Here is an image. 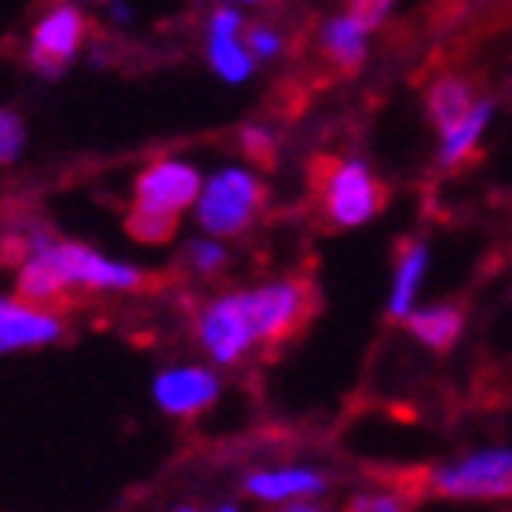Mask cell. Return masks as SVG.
I'll use <instances>...</instances> for the list:
<instances>
[{
	"instance_id": "1",
	"label": "cell",
	"mask_w": 512,
	"mask_h": 512,
	"mask_svg": "<svg viewBox=\"0 0 512 512\" xmlns=\"http://www.w3.org/2000/svg\"><path fill=\"white\" fill-rule=\"evenodd\" d=\"M15 293L41 308H66L77 293L85 297H136L154 286L147 267L99 253L96 246L59 238L48 224H26L19 231Z\"/></svg>"
},
{
	"instance_id": "2",
	"label": "cell",
	"mask_w": 512,
	"mask_h": 512,
	"mask_svg": "<svg viewBox=\"0 0 512 512\" xmlns=\"http://www.w3.org/2000/svg\"><path fill=\"white\" fill-rule=\"evenodd\" d=\"M205 172L183 154L150 158L132 180L125 209V231L139 246H165L176 238L180 220L194 213Z\"/></svg>"
},
{
	"instance_id": "3",
	"label": "cell",
	"mask_w": 512,
	"mask_h": 512,
	"mask_svg": "<svg viewBox=\"0 0 512 512\" xmlns=\"http://www.w3.org/2000/svg\"><path fill=\"white\" fill-rule=\"evenodd\" d=\"M311 198L330 231H352L381 216L388 205V187L363 158L326 154L311 165Z\"/></svg>"
},
{
	"instance_id": "4",
	"label": "cell",
	"mask_w": 512,
	"mask_h": 512,
	"mask_svg": "<svg viewBox=\"0 0 512 512\" xmlns=\"http://www.w3.org/2000/svg\"><path fill=\"white\" fill-rule=\"evenodd\" d=\"M271 187L253 165H220L205 176L198 205H194V224L205 238L216 242H235L246 238L267 213Z\"/></svg>"
},
{
	"instance_id": "5",
	"label": "cell",
	"mask_w": 512,
	"mask_h": 512,
	"mask_svg": "<svg viewBox=\"0 0 512 512\" xmlns=\"http://www.w3.org/2000/svg\"><path fill=\"white\" fill-rule=\"evenodd\" d=\"M238 300L260 352H275L293 341L315 315V286L304 275H278L253 286H238Z\"/></svg>"
},
{
	"instance_id": "6",
	"label": "cell",
	"mask_w": 512,
	"mask_h": 512,
	"mask_svg": "<svg viewBox=\"0 0 512 512\" xmlns=\"http://www.w3.org/2000/svg\"><path fill=\"white\" fill-rule=\"evenodd\" d=\"M417 494H436L450 502H498L512 498V450L491 447L458 461L425 469L414 480Z\"/></svg>"
},
{
	"instance_id": "7",
	"label": "cell",
	"mask_w": 512,
	"mask_h": 512,
	"mask_svg": "<svg viewBox=\"0 0 512 512\" xmlns=\"http://www.w3.org/2000/svg\"><path fill=\"white\" fill-rule=\"evenodd\" d=\"M191 333L198 348H202L205 363L216 366V370L246 366L260 352V344H256L253 330H249L246 311H242V300H238V286L205 297L194 308Z\"/></svg>"
},
{
	"instance_id": "8",
	"label": "cell",
	"mask_w": 512,
	"mask_h": 512,
	"mask_svg": "<svg viewBox=\"0 0 512 512\" xmlns=\"http://www.w3.org/2000/svg\"><path fill=\"white\" fill-rule=\"evenodd\" d=\"M88 37H92V19L85 8L77 4L44 8L26 30V63L33 74L63 77L77 55L88 48Z\"/></svg>"
},
{
	"instance_id": "9",
	"label": "cell",
	"mask_w": 512,
	"mask_h": 512,
	"mask_svg": "<svg viewBox=\"0 0 512 512\" xmlns=\"http://www.w3.org/2000/svg\"><path fill=\"white\" fill-rule=\"evenodd\" d=\"M392 15V4H352V8L326 15L315 26V55L337 74H359L370 55V37Z\"/></svg>"
},
{
	"instance_id": "10",
	"label": "cell",
	"mask_w": 512,
	"mask_h": 512,
	"mask_svg": "<svg viewBox=\"0 0 512 512\" xmlns=\"http://www.w3.org/2000/svg\"><path fill=\"white\" fill-rule=\"evenodd\" d=\"M220 392H224L220 370L209 363L165 366L150 381V399L172 421H194V417L209 414L220 403Z\"/></svg>"
},
{
	"instance_id": "11",
	"label": "cell",
	"mask_w": 512,
	"mask_h": 512,
	"mask_svg": "<svg viewBox=\"0 0 512 512\" xmlns=\"http://www.w3.org/2000/svg\"><path fill=\"white\" fill-rule=\"evenodd\" d=\"M246 11L238 4H216L209 15H205L202 26V52L205 63L220 81L227 85H246L256 77V59L246 48Z\"/></svg>"
},
{
	"instance_id": "12",
	"label": "cell",
	"mask_w": 512,
	"mask_h": 512,
	"mask_svg": "<svg viewBox=\"0 0 512 512\" xmlns=\"http://www.w3.org/2000/svg\"><path fill=\"white\" fill-rule=\"evenodd\" d=\"M330 491V472L319 465H300V461H278V465H256L242 476V494L256 505H311Z\"/></svg>"
},
{
	"instance_id": "13",
	"label": "cell",
	"mask_w": 512,
	"mask_h": 512,
	"mask_svg": "<svg viewBox=\"0 0 512 512\" xmlns=\"http://www.w3.org/2000/svg\"><path fill=\"white\" fill-rule=\"evenodd\" d=\"M66 337V311L41 308L19 293H0V355L52 348Z\"/></svg>"
},
{
	"instance_id": "14",
	"label": "cell",
	"mask_w": 512,
	"mask_h": 512,
	"mask_svg": "<svg viewBox=\"0 0 512 512\" xmlns=\"http://www.w3.org/2000/svg\"><path fill=\"white\" fill-rule=\"evenodd\" d=\"M428 271V246L421 238H403L395 249V271H392V293H388V319L406 322L414 315L417 289Z\"/></svg>"
},
{
	"instance_id": "15",
	"label": "cell",
	"mask_w": 512,
	"mask_h": 512,
	"mask_svg": "<svg viewBox=\"0 0 512 512\" xmlns=\"http://www.w3.org/2000/svg\"><path fill=\"white\" fill-rule=\"evenodd\" d=\"M483 99H476V85L465 74H439L432 77V85L425 88V110L432 125L439 128V136L465 121L472 110L480 107Z\"/></svg>"
},
{
	"instance_id": "16",
	"label": "cell",
	"mask_w": 512,
	"mask_h": 512,
	"mask_svg": "<svg viewBox=\"0 0 512 512\" xmlns=\"http://www.w3.org/2000/svg\"><path fill=\"white\" fill-rule=\"evenodd\" d=\"M406 330L417 344H425L432 352H450L465 333V311L458 304H428V308H414V315L406 319Z\"/></svg>"
},
{
	"instance_id": "17",
	"label": "cell",
	"mask_w": 512,
	"mask_h": 512,
	"mask_svg": "<svg viewBox=\"0 0 512 512\" xmlns=\"http://www.w3.org/2000/svg\"><path fill=\"white\" fill-rule=\"evenodd\" d=\"M494 114V103H487L483 99L480 107L472 110L469 118L458 121L454 128H447L443 136H439V169H458V165H465V161L476 154V147H480V139H483V128H487V121H491Z\"/></svg>"
},
{
	"instance_id": "18",
	"label": "cell",
	"mask_w": 512,
	"mask_h": 512,
	"mask_svg": "<svg viewBox=\"0 0 512 512\" xmlns=\"http://www.w3.org/2000/svg\"><path fill=\"white\" fill-rule=\"evenodd\" d=\"M417 487L414 480H392L384 487H363L344 505V512H414Z\"/></svg>"
},
{
	"instance_id": "19",
	"label": "cell",
	"mask_w": 512,
	"mask_h": 512,
	"mask_svg": "<svg viewBox=\"0 0 512 512\" xmlns=\"http://www.w3.org/2000/svg\"><path fill=\"white\" fill-rule=\"evenodd\" d=\"M231 267V249L227 242H216V238H191L187 246H183V271L191 278H202V282H213L220 278Z\"/></svg>"
},
{
	"instance_id": "20",
	"label": "cell",
	"mask_w": 512,
	"mask_h": 512,
	"mask_svg": "<svg viewBox=\"0 0 512 512\" xmlns=\"http://www.w3.org/2000/svg\"><path fill=\"white\" fill-rule=\"evenodd\" d=\"M235 143H238V150H242V158L253 161L256 169L275 165L278 150H282V136H278V128L267 125V121H246V125L238 128Z\"/></svg>"
},
{
	"instance_id": "21",
	"label": "cell",
	"mask_w": 512,
	"mask_h": 512,
	"mask_svg": "<svg viewBox=\"0 0 512 512\" xmlns=\"http://www.w3.org/2000/svg\"><path fill=\"white\" fill-rule=\"evenodd\" d=\"M246 48L253 52L256 63H275V59H282L289 48V37L286 30L278 26V22L271 19H249L246 26Z\"/></svg>"
},
{
	"instance_id": "22",
	"label": "cell",
	"mask_w": 512,
	"mask_h": 512,
	"mask_svg": "<svg viewBox=\"0 0 512 512\" xmlns=\"http://www.w3.org/2000/svg\"><path fill=\"white\" fill-rule=\"evenodd\" d=\"M26 150V118L19 110L0 107V169H8Z\"/></svg>"
},
{
	"instance_id": "23",
	"label": "cell",
	"mask_w": 512,
	"mask_h": 512,
	"mask_svg": "<svg viewBox=\"0 0 512 512\" xmlns=\"http://www.w3.org/2000/svg\"><path fill=\"white\" fill-rule=\"evenodd\" d=\"M278 512H326L319 502H311V505H289V509H278Z\"/></svg>"
},
{
	"instance_id": "24",
	"label": "cell",
	"mask_w": 512,
	"mask_h": 512,
	"mask_svg": "<svg viewBox=\"0 0 512 512\" xmlns=\"http://www.w3.org/2000/svg\"><path fill=\"white\" fill-rule=\"evenodd\" d=\"M209 512H242V505H235V502H220V505H213Z\"/></svg>"
},
{
	"instance_id": "25",
	"label": "cell",
	"mask_w": 512,
	"mask_h": 512,
	"mask_svg": "<svg viewBox=\"0 0 512 512\" xmlns=\"http://www.w3.org/2000/svg\"><path fill=\"white\" fill-rule=\"evenodd\" d=\"M172 512H202V509H194V505H176Z\"/></svg>"
}]
</instances>
